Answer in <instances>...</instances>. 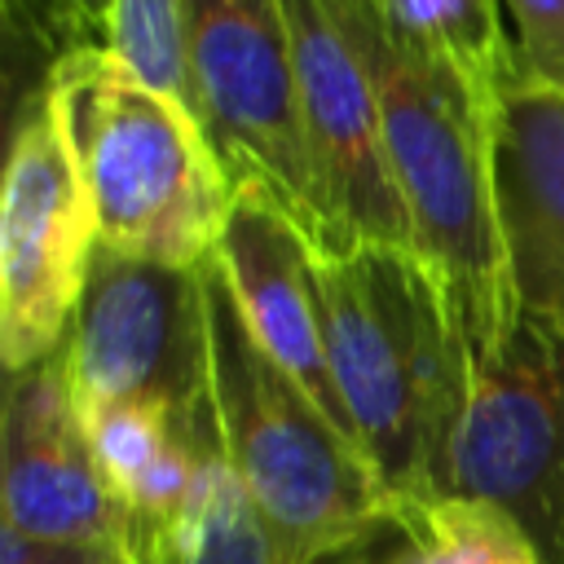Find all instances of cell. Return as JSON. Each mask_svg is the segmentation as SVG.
I'll list each match as a JSON object with an SVG mask.
<instances>
[{
	"label": "cell",
	"mask_w": 564,
	"mask_h": 564,
	"mask_svg": "<svg viewBox=\"0 0 564 564\" xmlns=\"http://www.w3.org/2000/svg\"><path fill=\"white\" fill-rule=\"evenodd\" d=\"M322 4L375 84L414 256L436 278L471 357L520 317L498 225L494 97L480 93L449 57L405 35L383 0Z\"/></svg>",
	"instance_id": "obj_1"
},
{
	"label": "cell",
	"mask_w": 564,
	"mask_h": 564,
	"mask_svg": "<svg viewBox=\"0 0 564 564\" xmlns=\"http://www.w3.org/2000/svg\"><path fill=\"white\" fill-rule=\"evenodd\" d=\"M317 260L322 330L357 445L397 511L441 494L467 348L423 260L405 247H352Z\"/></svg>",
	"instance_id": "obj_2"
},
{
	"label": "cell",
	"mask_w": 564,
	"mask_h": 564,
	"mask_svg": "<svg viewBox=\"0 0 564 564\" xmlns=\"http://www.w3.org/2000/svg\"><path fill=\"white\" fill-rule=\"evenodd\" d=\"M212 414L234 476L260 507L282 564H335L392 533L397 498L322 405L260 348L216 256L203 260Z\"/></svg>",
	"instance_id": "obj_3"
},
{
	"label": "cell",
	"mask_w": 564,
	"mask_h": 564,
	"mask_svg": "<svg viewBox=\"0 0 564 564\" xmlns=\"http://www.w3.org/2000/svg\"><path fill=\"white\" fill-rule=\"evenodd\" d=\"M44 88L79 163L97 247L198 269L234 203L198 119L132 75L106 44L62 57Z\"/></svg>",
	"instance_id": "obj_4"
},
{
	"label": "cell",
	"mask_w": 564,
	"mask_h": 564,
	"mask_svg": "<svg viewBox=\"0 0 564 564\" xmlns=\"http://www.w3.org/2000/svg\"><path fill=\"white\" fill-rule=\"evenodd\" d=\"M57 361L79 410L163 405L189 441L220 449L203 264L181 269L97 247Z\"/></svg>",
	"instance_id": "obj_5"
},
{
	"label": "cell",
	"mask_w": 564,
	"mask_h": 564,
	"mask_svg": "<svg viewBox=\"0 0 564 564\" xmlns=\"http://www.w3.org/2000/svg\"><path fill=\"white\" fill-rule=\"evenodd\" d=\"M185 70L189 115L229 185L269 194L317 251L322 216L282 0H185Z\"/></svg>",
	"instance_id": "obj_6"
},
{
	"label": "cell",
	"mask_w": 564,
	"mask_h": 564,
	"mask_svg": "<svg viewBox=\"0 0 564 564\" xmlns=\"http://www.w3.org/2000/svg\"><path fill=\"white\" fill-rule=\"evenodd\" d=\"M441 494L511 511L542 564H564V330L520 313L467 357Z\"/></svg>",
	"instance_id": "obj_7"
},
{
	"label": "cell",
	"mask_w": 564,
	"mask_h": 564,
	"mask_svg": "<svg viewBox=\"0 0 564 564\" xmlns=\"http://www.w3.org/2000/svg\"><path fill=\"white\" fill-rule=\"evenodd\" d=\"M93 251L97 216L48 88H40L13 110L0 194V352L9 375L57 357Z\"/></svg>",
	"instance_id": "obj_8"
},
{
	"label": "cell",
	"mask_w": 564,
	"mask_h": 564,
	"mask_svg": "<svg viewBox=\"0 0 564 564\" xmlns=\"http://www.w3.org/2000/svg\"><path fill=\"white\" fill-rule=\"evenodd\" d=\"M295 79L304 150L322 216V256L352 247H405L414 251L410 216L388 163L383 119L375 84L322 0H282Z\"/></svg>",
	"instance_id": "obj_9"
},
{
	"label": "cell",
	"mask_w": 564,
	"mask_h": 564,
	"mask_svg": "<svg viewBox=\"0 0 564 564\" xmlns=\"http://www.w3.org/2000/svg\"><path fill=\"white\" fill-rule=\"evenodd\" d=\"M0 511L4 529L132 555V516L106 489L57 357L9 375L0 414Z\"/></svg>",
	"instance_id": "obj_10"
},
{
	"label": "cell",
	"mask_w": 564,
	"mask_h": 564,
	"mask_svg": "<svg viewBox=\"0 0 564 564\" xmlns=\"http://www.w3.org/2000/svg\"><path fill=\"white\" fill-rule=\"evenodd\" d=\"M212 256L260 348L322 405V414L348 441H357L326 357L313 242L291 225V216L269 194L234 189L229 220Z\"/></svg>",
	"instance_id": "obj_11"
},
{
	"label": "cell",
	"mask_w": 564,
	"mask_h": 564,
	"mask_svg": "<svg viewBox=\"0 0 564 564\" xmlns=\"http://www.w3.org/2000/svg\"><path fill=\"white\" fill-rule=\"evenodd\" d=\"M494 185L516 308L564 330V93L524 70L494 101Z\"/></svg>",
	"instance_id": "obj_12"
},
{
	"label": "cell",
	"mask_w": 564,
	"mask_h": 564,
	"mask_svg": "<svg viewBox=\"0 0 564 564\" xmlns=\"http://www.w3.org/2000/svg\"><path fill=\"white\" fill-rule=\"evenodd\" d=\"M137 564H282L278 542L220 449L203 454L176 516L132 529Z\"/></svg>",
	"instance_id": "obj_13"
},
{
	"label": "cell",
	"mask_w": 564,
	"mask_h": 564,
	"mask_svg": "<svg viewBox=\"0 0 564 564\" xmlns=\"http://www.w3.org/2000/svg\"><path fill=\"white\" fill-rule=\"evenodd\" d=\"M392 546L379 542V564H542V551L524 524L463 494H436L410 502L392 520Z\"/></svg>",
	"instance_id": "obj_14"
},
{
	"label": "cell",
	"mask_w": 564,
	"mask_h": 564,
	"mask_svg": "<svg viewBox=\"0 0 564 564\" xmlns=\"http://www.w3.org/2000/svg\"><path fill=\"white\" fill-rule=\"evenodd\" d=\"M383 9L405 35L449 57L494 101L520 70L516 40L502 26V0H383Z\"/></svg>",
	"instance_id": "obj_15"
},
{
	"label": "cell",
	"mask_w": 564,
	"mask_h": 564,
	"mask_svg": "<svg viewBox=\"0 0 564 564\" xmlns=\"http://www.w3.org/2000/svg\"><path fill=\"white\" fill-rule=\"evenodd\" d=\"M9 35V101L35 97L62 57L106 44L110 0H0Z\"/></svg>",
	"instance_id": "obj_16"
},
{
	"label": "cell",
	"mask_w": 564,
	"mask_h": 564,
	"mask_svg": "<svg viewBox=\"0 0 564 564\" xmlns=\"http://www.w3.org/2000/svg\"><path fill=\"white\" fill-rule=\"evenodd\" d=\"M79 423H84V441H88V454H93L106 489L132 516V498H137L141 480L185 436L181 423L163 405H145V401L88 405V410H79Z\"/></svg>",
	"instance_id": "obj_17"
},
{
	"label": "cell",
	"mask_w": 564,
	"mask_h": 564,
	"mask_svg": "<svg viewBox=\"0 0 564 564\" xmlns=\"http://www.w3.org/2000/svg\"><path fill=\"white\" fill-rule=\"evenodd\" d=\"M106 48L150 88L189 110L185 0H110Z\"/></svg>",
	"instance_id": "obj_18"
},
{
	"label": "cell",
	"mask_w": 564,
	"mask_h": 564,
	"mask_svg": "<svg viewBox=\"0 0 564 564\" xmlns=\"http://www.w3.org/2000/svg\"><path fill=\"white\" fill-rule=\"evenodd\" d=\"M520 70L564 93V0H502Z\"/></svg>",
	"instance_id": "obj_19"
},
{
	"label": "cell",
	"mask_w": 564,
	"mask_h": 564,
	"mask_svg": "<svg viewBox=\"0 0 564 564\" xmlns=\"http://www.w3.org/2000/svg\"><path fill=\"white\" fill-rule=\"evenodd\" d=\"M0 564H137V560L123 551L35 542V538H22L13 529H0Z\"/></svg>",
	"instance_id": "obj_20"
},
{
	"label": "cell",
	"mask_w": 564,
	"mask_h": 564,
	"mask_svg": "<svg viewBox=\"0 0 564 564\" xmlns=\"http://www.w3.org/2000/svg\"><path fill=\"white\" fill-rule=\"evenodd\" d=\"M335 564H379V546H370L361 555H348V560H335Z\"/></svg>",
	"instance_id": "obj_21"
}]
</instances>
